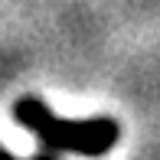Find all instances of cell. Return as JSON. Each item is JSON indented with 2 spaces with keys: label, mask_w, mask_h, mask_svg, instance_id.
Returning <instances> with one entry per match:
<instances>
[{
  "label": "cell",
  "mask_w": 160,
  "mask_h": 160,
  "mask_svg": "<svg viewBox=\"0 0 160 160\" xmlns=\"http://www.w3.org/2000/svg\"><path fill=\"white\" fill-rule=\"evenodd\" d=\"M13 118L39 141L42 154H78V157H101L118 144V121L111 118H92V121H72L59 118L42 105L36 95H23L13 108Z\"/></svg>",
  "instance_id": "cell-1"
},
{
  "label": "cell",
  "mask_w": 160,
  "mask_h": 160,
  "mask_svg": "<svg viewBox=\"0 0 160 160\" xmlns=\"http://www.w3.org/2000/svg\"><path fill=\"white\" fill-rule=\"evenodd\" d=\"M0 160H17V157L7 154V150H0ZM33 160H56V157H52V154H42V150H39V157H33Z\"/></svg>",
  "instance_id": "cell-2"
}]
</instances>
